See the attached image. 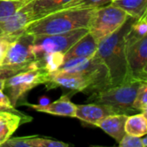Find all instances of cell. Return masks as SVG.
Here are the masks:
<instances>
[{"label": "cell", "mask_w": 147, "mask_h": 147, "mask_svg": "<svg viewBox=\"0 0 147 147\" xmlns=\"http://www.w3.org/2000/svg\"><path fill=\"white\" fill-rule=\"evenodd\" d=\"M135 20L129 16L121 28L98 42L96 53L107 68L110 85H118L127 79L125 36Z\"/></svg>", "instance_id": "1"}, {"label": "cell", "mask_w": 147, "mask_h": 147, "mask_svg": "<svg viewBox=\"0 0 147 147\" xmlns=\"http://www.w3.org/2000/svg\"><path fill=\"white\" fill-rule=\"evenodd\" d=\"M96 9H65L49 13L32 21L25 32L34 36L56 34L78 28H88Z\"/></svg>", "instance_id": "2"}, {"label": "cell", "mask_w": 147, "mask_h": 147, "mask_svg": "<svg viewBox=\"0 0 147 147\" xmlns=\"http://www.w3.org/2000/svg\"><path fill=\"white\" fill-rule=\"evenodd\" d=\"M143 83L147 82L127 78L118 85H109L91 92L88 102L103 105L113 114L134 115L139 112L133 108V102Z\"/></svg>", "instance_id": "3"}, {"label": "cell", "mask_w": 147, "mask_h": 147, "mask_svg": "<svg viewBox=\"0 0 147 147\" xmlns=\"http://www.w3.org/2000/svg\"><path fill=\"white\" fill-rule=\"evenodd\" d=\"M128 16L126 11L112 3L96 8L90 18L88 30L99 42L121 28Z\"/></svg>", "instance_id": "4"}, {"label": "cell", "mask_w": 147, "mask_h": 147, "mask_svg": "<svg viewBox=\"0 0 147 147\" xmlns=\"http://www.w3.org/2000/svg\"><path fill=\"white\" fill-rule=\"evenodd\" d=\"M88 31V28H78L61 34L36 35L34 37L32 51L36 59L41 58L46 53L61 52L65 53Z\"/></svg>", "instance_id": "5"}, {"label": "cell", "mask_w": 147, "mask_h": 147, "mask_svg": "<svg viewBox=\"0 0 147 147\" xmlns=\"http://www.w3.org/2000/svg\"><path fill=\"white\" fill-rule=\"evenodd\" d=\"M48 78L49 74L41 68L23 71L7 78L4 89H7L8 97L16 107L24 94L40 84H45Z\"/></svg>", "instance_id": "6"}, {"label": "cell", "mask_w": 147, "mask_h": 147, "mask_svg": "<svg viewBox=\"0 0 147 147\" xmlns=\"http://www.w3.org/2000/svg\"><path fill=\"white\" fill-rule=\"evenodd\" d=\"M34 37V35L26 32L19 35L9 47L1 65L40 68L39 60L36 59L32 51Z\"/></svg>", "instance_id": "7"}, {"label": "cell", "mask_w": 147, "mask_h": 147, "mask_svg": "<svg viewBox=\"0 0 147 147\" xmlns=\"http://www.w3.org/2000/svg\"><path fill=\"white\" fill-rule=\"evenodd\" d=\"M127 78L147 82V35L126 44Z\"/></svg>", "instance_id": "8"}, {"label": "cell", "mask_w": 147, "mask_h": 147, "mask_svg": "<svg viewBox=\"0 0 147 147\" xmlns=\"http://www.w3.org/2000/svg\"><path fill=\"white\" fill-rule=\"evenodd\" d=\"M53 73L99 74L109 77L107 68L96 53L89 58H72L65 60L63 65Z\"/></svg>", "instance_id": "9"}, {"label": "cell", "mask_w": 147, "mask_h": 147, "mask_svg": "<svg viewBox=\"0 0 147 147\" xmlns=\"http://www.w3.org/2000/svg\"><path fill=\"white\" fill-rule=\"evenodd\" d=\"M34 19L32 9L27 3L15 14L0 20V30L3 34L18 35L25 32V28Z\"/></svg>", "instance_id": "10"}, {"label": "cell", "mask_w": 147, "mask_h": 147, "mask_svg": "<svg viewBox=\"0 0 147 147\" xmlns=\"http://www.w3.org/2000/svg\"><path fill=\"white\" fill-rule=\"evenodd\" d=\"M26 104L41 113L67 117H75L76 115L77 105L72 103L67 96H63L57 101L47 104Z\"/></svg>", "instance_id": "11"}, {"label": "cell", "mask_w": 147, "mask_h": 147, "mask_svg": "<svg viewBox=\"0 0 147 147\" xmlns=\"http://www.w3.org/2000/svg\"><path fill=\"white\" fill-rule=\"evenodd\" d=\"M97 47L98 41L88 31L65 53V60L72 58L92 57L96 54Z\"/></svg>", "instance_id": "12"}, {"label": "cell", "mask_w": 147, "mask_h": 147, "mask_svg": "<svg viewBox=\"0 0 147 147\" xmlns=\"http://www.w3.org/2000/svg\"><path fill=\"white\" fill-rule=\"evenodd\" d=\"M112 114L113 113L107 107L90 102L89 104L77 105L75 117L88 124L96 126L101 120Z\"/></svg>", "instance_id": "13"}, {"label": "cell", "mask_w": 147, "mask_h": 147, "mask_svg": "<svg viewBox=\"0 0 147 147\" xmlns=\"http://www.w3.org/2000/svg\"><path fill=\"white\" fill-rule=\"evenodd\" d=\"M127 117L128 115L123 114H112L101 120L96 126L102 129L119 143L126 134L125 123Z\"/></svg>", "instance_id": "14"}, {"label": "cell", "mask_w": 147, "mask_h": 147, "mask_svg": "<svg viewBox=\"0 0 147 147\" xmlns=\"http://www.w3.org/2000/svg\"><path fill=\"white\" fill-rule=\"evenodd\" d=\"M20 113L0 111V146L7 141L22 123Z\"/></svg>", "instance_id": "15"}, {"label": "cell", "mask_w": 147, "mask_h": 147, "mask_svg": "<svg viewBox=\"0 0 147 147\" xmlns=\"http://www.w3.org/2000/svg\"><path fill=\"white\" fill-rule=\"evenodd\" d=\"M71 0H32L28 4L34 15V20L42 17L49 13L59 10Z\"/></svg>", "instance_id": "16"}, {"label": "cell", "mask_w": 147, "mask_h": 147, "mask_svg": "<svg viewBox=\"0 0 147 147\" xmlns=\"http://www.w3.org/2000/svg\"><path fill=\"white\" fill-rule=\"evenodd\" d=\"M125 132L127 134L142 137L147 134L146 113H140L128 115L125 123Z\"/></svg>", "instance_id": "17"}, {"label": "cell", "mask_w": 147, "mask_h": 147, "mask_svg": "<svg viewBox=\"0 0 147 147\" xmlns=\"http://www.w3.org/2000/svg\"><path fill=\"white\" fill-rule=\"evenodd\" d=\"M111 3L120 7L135 19L147 11V0H112Z\"/></svg>", "instance_id": "18"}, {"label": "cell", "mask_w": 147, "mask_h": 147, "mask_svg": "<svg viewBox=\"0 0 147 147\" xmlns=\"http://www.w3.org/2000/svg\"><path fill=\"white\" fill-rule=\"evenodd\" d=\"M40 67L51 74L56 71L65 61V53L61 52H51L46 53L41 58L38 59Z\"/></svg>", "instance_id": "19"}, {"label": "cell", "mask_w": 147, "mask_h": 147, "mask_svg": "<svg viewBox=\"0 0 147 147\" xmlns=\"http://www.w3.org/2000/svg\"><path fill=\"white\" fill-rule=\"evenodd\" d=\"M147 11L140 18L136 19L131 25L125 36V43L131 44L146 36L147 34Z\"/></svg>", "instance_id": "20"}, {"label": "cell", "mask_w": 147, "mask_h": 147, "mask_svg": "<svg viewBox=\"0 0 147 147\" xmlns=\"http://www.w3.org/2000/svg\"><path fill=\"white\" fill-rule=\"evenodd\" d=\"M27 3L28 0H0V20L15 14Z\"/></svg>", "instance_id": "21"}, {"label": "cell", "mask_w": 147, "mask_h": 147, "mask_svg": "<svg viewBox=\"0 0 147 147\" xmlns=\"http://www.w3.org/2000/svg\"><path fill=\"white\" fill-rule=\"evenodd\" d=\"M112 0H71L60 9H96L111 3Z\"/></svg>", "instance_id": "22"}, {"label": "cell", "mask_w": 147, "mask_h": 147, "mask_svg": "<svg viewBox=\"0 0 147 147\" xmlns=\"http://www.w3.org/2000/svg\"><path fill=\"white\" fill-rule=\"evenodd\" d=\"M133 108L139 113H147V83H143L135 96Z\"/></svg>", "instance_id": "23"}, {"label": "cell", "mask_w": 147, "mask_h": 147, "mask_svg": "<svg viewBox=\"0 0 147 147\" xmlns=\"http://www.w3.org/2000/svg\"><path fill=\"white\" fill-rule=\"evenodd\" d=\"M33 70L30 66H24V67H16V66H6V65H0V90H4V85L7 78L16 74L20 71Z\"/></svg>", "instance_id": "24"}, {"label": "cell", "mask_w": 147, "mask_h": 147, "mask_svg": "<svg viewBox=\"0 0 147 147\" xmlns=\"http://www.w3.org/2000/svg\"><path fill=\"white\" fill-rule=\"evenodd\" d=\"M37 136L16 137L9 139L2 146L9 147H35V139Z\"/></svg>", "instance_id": "25"}, {"label": "cell", "mask_w": 147, "mask_h": 147, "mask_svg": "<svg viewBox=\"0 0 147 147\" xmlns=\"http://www.w3.org/2000/svg\"><path fill=\"white\" fill-rule=\"evenodd\" d=\"M21 34H18V35L1 34L0 35V65H2V63L5 58V55L7 53L9 47L17 39V37Z\"/></svg>", "instance_id": "26"}, {"label": "cell", "mask_w": 147, "mask_h": 147, "mask_svg": "<svg viewBox=\"0 0 147 147\" xmlns=\"http://www.w3.org/2000/svg\"><path fill=\"white\" fill-rule=\"evenodd\" d=\"M70 146L69 144L54 140L52 139L47 138H40L36 137L35 139V147H68Z\"/></svg>", "instance_id": "27"}, {"label": "cell", "mask_w": 147, "mask_h": 147, "mask_svg": "<svg viewBox=\"0 0 147 147\" xmlns=\"http://www.w3.org/2000/svg\"><path fill=\"white\" fill-rule=\"evenodd\" d=\"M118 144L120 147H143L141 137H135L127 134Z\"/></svg>", "instance_id": "28"}, {"label": "cell", "mask_w": 147, "mask_h": 147, "mask_svg": "<svg viewBox=\"0 0 147 147\" xmlns=\"http://www.w3.org/2000/svg\"><path fill=\"white\" fill-rule=\"evenodd\" d=\"M0 111H9L14 113H20L15 109L9 98L3 93V90H0Z\"/></svg>", "instance_id": "29"}, {"label": "cell", "mask_w": 147, "mask_h": 147, "mask_svg": "<svg viewBox=\"0 0 147 147\" xmlns=\"http://www.w3.org/2000/svg\"><path fill=\"white\" fill-rule=\"evenodd\" d=\"M1 34H2V32H1V30H0V35H1Z\"/></svg>", "instance_id": "30"}, {"label": "cell", "mask_w": 147, "mask_h": 147, "mask_svg": "<svg viewBox=\"0 0 147 147\" xmlns=\"http://www.w3.org/2000/svg\"><path fill=\"white\" fill-rule=\"evenodd\" d=\"M28 2H31V1H32V0H28Z\"/></svg>", "instance_id": "31"}]
</instances>
